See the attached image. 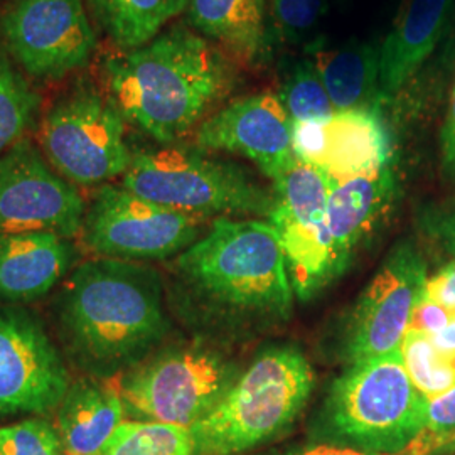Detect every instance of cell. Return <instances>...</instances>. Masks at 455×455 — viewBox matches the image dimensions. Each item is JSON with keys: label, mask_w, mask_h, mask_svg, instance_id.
<instances>
[{"label": "cell", "mask_w": 455, "mask_h": 455, "mask_svg": "<svg viewBox=\"0 0 455 455\" xmlns=\"http://www.w3.org/2000/svg\"><path fill=\"white\" fill-rule=\"evenodd\" d=\"M235 371L220 355L188 346L165 351L115 383L133 415L148 422L193 427L235 383Z\"/></svg>", "instance_id": "ba28073f"}, {"label": "cell", "mask_w": 455, "mask_h": 455, "mask_svg": "<svg viewBox=\"0 0 455 455\" xmlns=\"http://www.w3.org/2000/svg\"><path fill=\"white\" fill-rule=\"evenodd\" d=\"M98 28L118 49L152 41L164 28L186 12L189 0H84Z\"/></svg>", "instance_id": "603a6c76"}, {"label": "cell", "mask_w": 455, "mask_h": 455, "mask_svg": "<svg viewBox=\"0 0 455 455\" xmlns=\"http://www.w3.org/2000/svg\"><path fill=\"white\" fill-rule=\"evenodd\" d=\"M107 97L122 116L161 144H172L214 114L240 83L235 61L188 28H171L101 65Z\"/></svg>", "instance_id": "6da1fadb"}, {"label": "cell", "mask_w": 455, "mask_h": 455, "mask_svg": "<svg viewBox=\"0 0 455 455\" xmlns=\"http://www.w3.org/2000/svg\"><path fill=\"white\" fill-rule=\"evenodd\" d=\"M452 452H455V435L449 442H445V445L440 449L437 455L452 454Z\"/></svg>", "instance_id": "d590c367"}, {"label": "cell", "mask_w": 455, "mask_h": 455, "mask_svg": "<svg viewBox=\"0 0 455 455\" xmlns=\"http://www.w3.org/2000/svg\"><path fill=\"white\" fill-rule=\"evenodd\" d=\"M0 455H2V452H0Z\"/></svg>", "instance_id": "8d00e7d4"}, {"label": "cell", "mask_w": 455, "mask_h": 455, "mask_svg": "<svg viewBox=\"0 0 455 455\" xmlns=\"http://www.w3.org/2000/svg\"><path fill=\"white\" fill-rule=\"evenodd\" d=\"M440 152H442V169L445 176L455 180V80L451 90L447 114L440 131Z\"/></svg>", "instance_id": "1f68e13d"}, {"label": "cell", "mask_w": 455, "mask_h": 455, "mask_svg": "<svg viewBox=\"0 0 455 455\" xmlns=\"http://www.w3.org/2000/svg\"><path fill=\"white\" fill-rule=\"evenodd\" d=\"M41 146L51 167L80 186L124 176L133 157L125 118L92 83H78L54 101L43 118Z\"/></svg>", "instance_id": "52a82bcc"}, {"label": "cell", "mask_w": 455, "mask_h": 455, "mask_svg": "<svg viewBox=\"0 0 455 455\" xmlns=\"http://www.w3.org/2000/svg\"><path fill=\"white\" fill-rule=\"evenodd\" d=\"M325 0H270V19L276 34L291 44H312V34L321 24Z\"/></svg>", "instance_id": "f1b7e54d"}, {"label": "cell", "mask_w": 455, "mask_h": 455, "mask_svg": "<svg viewBox=\"0 0 455 455\" xmlns=\"http://www.w3.org/2000/svg\"><path fill=\"white\" fill-rule=\"evenodd\" d=\"M101 455H196L189 427L161 422H122Z\"/></svg>", "instance_id": "d4e9b609"}, {"label": "cell", "mask_w": 455, "mask_h": 455, "mask_svg": "<svg viewBox=\"0 0 455 455\" xmlns=\"http://www.w3.org/2000/svg\"><path fill=\"white\" fill-rule=\"evenodd\" d=\"M400 353L410 379L427 398L454 388L455 368L440 356L428 334L408 329Z\"/></svg>", "instance_id": "4316f807"}, {"label": "cell", "mask_w": 455, "mask_h": 455, "mask_svg": "<svg viewBox=\"0 0 455 455\" xmlns=\"http://www.w3.org/2000/svg\"><path fill=\"white\" fill-rule=\"evenodd\" d=\"M283 455H385L364 451V449H353V447H338V445H314L300 451H292Z\"/></svg>", "instance_id": "e575fe53"}, {"label": "cell", "mask_w": 455, "mask_h": 455, "mask_svg": "<svg viewBox=\"0 0 455 455\" xmlns=\"http://www.w3.org/2000/svg\"><path fill=\"white\" fill-rule=\"evenodd\" d=\"M124 413L125 405L115 383L84 378L69 385L56 413V432L66 454H103L124 422Z\"/></svg>", "instance_id": "ffe728a7"}, {"label": "cell", "mask_w": 455, "mask_h": 455, "mask_svg": "<svg viewBox=\"0 0 455 455\" xmlns=\"http://www.w3.org/2000/svg\"><path fill=\"white\" fill-rule=\"evenodd\" d=\"M455 435V387L428 398L420 432L395 455H437Z\"/></svg>", "instance_id": "83f0119b"}, {"label": "cell", "mask_w": 455, "mask_h": 455, "mask_svg": "<svg viewBox=\"0 0 455 455\" xmlns=\"http://www.w3.org/2000/svg\"><path fill=\"white\" fill-rule=\"evenodd\" d=\"M423 293L445 309L455 310V261L442 268L437 275L427 278Z\"/></svg>", "instance_id": "d6a6232c"}, {"label": "cell", "mask_w": 455, "mask_h": 455, "mask_svg": "<svg viewBox=\"0 0 455 455\" xmlns=\"http://www.w3.org/2000/svg\"><path fill=\"white\" fill-rule=\"evenodd\" d=\"M455 9V0H405L390 33L379 46L381 97L403 90L439 46Z\"/></svg>", "instance_id": "2e32d148"}, {"label": "cell", "mask_w": 455, "mask_h": 455, "mask_svg": "<svg viewBox=\"0 0 455 455\" xmlns=\"http://www.w3.org/2000/svg\"><path fill=\"white\" fill-rule=\"evenodd\" d=\"M314 376L293 347L267 351L191 427L196 455H235L285 430L309 398Z\"/></svg>", "instance_id": "277c9868"}, {"label": "cell", "mask_w": 455, "mask_h": 455, "mask_svg": "<svg viewBox=\"0 0 455 455\" xmlns=\"http://www.w3.org/2000/svg\"><path fill=\"white\" fill-rule=\"evenodd\" d=\"M391 164L390 133L378 110L336 112L321 124L319 148L310 165L331 186Z\"/></svg>", "instance_id": "e0dca14e"}, {"label": "cell", "mask_w": 455, "mask_h": 455, "mask_svg": "<svg viewBox=\"0 0 455 455\" xmlns=\"http://www.w3.org/2000/svg\"><path fill=\"white\" fill-rule=\"evenodd\" d=\"M75 250L54 233L0 235V300L29 302L65 276Z\"/></svg>", "instance_id": "d6986e66"}, {"label": "cell", "mask_w": 455, "mask_h": 455, "mask_svg": "<svg viewBox=\"0 0 455 455\" xmlns=\"http://www.w3.org/2000/svg\"><path fill=\"white\" fill-rule=\"evenodd\" d=\"M122 186L167 210L201 220L227 214L270 216L275 203L274 193H267L240 167L180 147L133 154Z\"/></svg>", "instance_id": "5b68a950"}, {"label": "cell", "mask_w": 455, "mask_h": 455, "mask_svg": "<svg viewBox=\"0 0 455 455\" xmlns=\"http://www.w3.org/2000/svg\"><path fill=\"white\" fill-rule=\"evenodd\" d=\"M427 403L396 349L353 363L332 388L329 417L341 435L364 451L395 455L420 432Z\"/></svg>", "instance_id": "8992f818"}, {"label": "cell", "mask_w": 455, "mask_h": 455, "mask_svg": "<svg viewBox=\"0 0 455 455\" xmlns=\"http://www.w3.org/2000/svg\"><path fill=\"white\" fill-rule=\"evenodd\" d=\"M454 314L455 310L445 309L443 306H440L423 293L413 309L408 329H415L428 336H434L451 323Z\"/></svg>", "instance_id": "4dcf8cb0"}, {"label": "cell", "mask_w": 455, "mask_h": 455, "mask_svg": "<svg viewBox=\"0 0 455 455\" xmlns=\"http://www.w3.org/2000/svg\"><path fill=\"white\" fill-rule=\"evenodd\" d=\"M293 122L275 95L260 93L233 100L195 131L199 150H221L248 157L276 180L295 163Z\"/></svg>", "instance_id": "9a60e30c"}, {"label": "cell", "mask_w": 455, "mask_h": 455, "mask_svg": "<svg viewBox=\"0 0 455 455\" xmlns=\"http://www.w3.org/2000/svg\"><path fill=\"white\" fill-rule=\"evenodd\" d=\"M396 193L393 164L370 174L331 186L327 220L331 231L332 276L339 275L381 218Z\"/></svg>", "instance_id": "ac0fdd59"}, {"label": "cell", "mask_w": 455, "mask_h": 455, "mask_svg": "<svg viewBox=\"0 0 455 455\" xmlns=\"http://www.w3.org/2000/svg\"><path fill=\"white\" fill-rule=\"evenodd\" d=\"M186 12L196 33L235 60L260 65L267 58V0H189Z\"/></svg>", "instance_id": "44dd1931"}, {"label": "cell", "mask_w": 455, "mask_h": 455, "mask_svg": "<svg viewBox=\"0 0 455 455\" xmlns=\"http://www.w3.org/2000/svg\"><path fill=\"white\" fill-rule=\"evenodd\" d=\"M312 63L324 83L334 112L378 110L379 90V48L370 43L349 41L338 48L323 43L310 44Z\"/></svg>", "instance_id": "7402d4cb"}, {"label": "cell", "mask_w": 455, "mask_h": 455, "mask_svg": "<svg viewBox=\"0 0 455 455\" xmlns=\"http://www.w3.org/2000/svg\"><path fill=\"white\" fill-rule=\"evenodd\" d=\"M56 312L71 356L95 376L142 358L167 331L159 276L127 260L82 263L66 280Z\"/></svg>", "instance_id": "7a4b0ae2"}, {"label": "cell", "mask_w": 455, "mask_h": 455, "mask_svg": "<svg viewBox=\"0 0 455 455\" xmlns=\"http://www.w3.org/2000/svg\"><path fill=\"white\" fill-rule=\"evenodd\" d=\"M201 218L172 212L124 186H101L86 208L83 243L101 259H167L197 242Z\"/></svg>", "instance_id": "30bf717a"}, {"label": "cell", "mask_w": 455, "mask_h": 455, "mask_svg": "<svg viewBox=\"0 0 455 455\" xmlns=\"http://www.w3.org/2000/svg\"><path fill=\"white\" fill-rule=\"evenodd\" d=\"M430 338L440 356L447 359L455 368V314L449 324Z\"/></svg>", "instance_id": "836d02e7"}, {"label": "cell", "mask_w": 455, "mask_h": 455, "mask_svg": "<svg viewBox=\"0 0 455 455\" xmlns=\"http://www.w3.org/2000/svg\"><path fill=\"white\" fill-rule=\"evenodd\" d=\"M68 388L63 358L39 317L0 306V415L48 413Z\"/></svg>", "instance_id": "4fadbf2b"}, {"label": "cell", "mask_w": 455, "mask_h": 455, "mask_svg": "<svg viewBox=\"0 0 455 455\" xmlns=\"http://www.w3.org/2000/svg\"><path fill=\"white\" fill-rule=\"evenodd\" d=\"M274 182L275 203L268 218L283 246L293 289L307 299L332 278L331 182L317 167L299 159Z\"/></svg>", "instance_id": "8fae6325"}, {"label": "cell", "mask_w": 455, "mask_h": 455, "mask_svg": "<svg viewBox=\"0 0 455 455\" xmlns=\"http://www.w3.org/2000/svg\"><path fill=\"white\" fill-rule=\"evenodd\" d=\"M86 204L29 139L0 156V235L82 231Z\"/></svg>", "instance_id": "7c38bea8"}, {"label": "cell", "mask_w": 455, "mask_h": 455, "mask_svg": "<svg viewBox=\"0 0 455 455\" xmlns=\"http://www.w3.org/2000/svg\"><path fill=\"white\" fill-rule=\"evenodd\" d=\"M2 455H68L56 427L44 420H26L0 427Z\"/></svg>", "instance_id": "f546056e"}, {"label": "cell", "mask_w": 455, "mask_h": 455, "mask_svg": "<svg viewBox=\"0 0 455 455\" xmlns=\"http://www.w3.org/2000/svg\"><path fill=\"white\" fill-rule=\"evenodd\" d=\"M427 283L425 263L410 246H398L383 263L353 312L347 334L351 363L400 349Z\"/></svg>", "instance_id": "5bb4252c"}, {"label": "cell", "mask_w": 455, "mask_h": 455, "mask_svg": "<svg viewBox=\"0 0 455 455\" xmlns=\"http://www.w3.org/2000/svg\"><path fill=\"white\" fill-rule=\"evenodd\" d=\"M41 97L0 49V156L24 139L36 122Z\"/></svg>", "instance_id": "cb8c5ba5"}, {"label": "cell", "mask_w": 455, "mask_h": 455, "mask_svg": "<svg viewBox=\"0 0 455 455\" xmlns=\"http://www.w3.org/2000/svg\"><path fill=\"white\" fill-rule=\"evenodd\" d=\"M180 274L214 306L255 317H285L292 287L272 223L216 218L178 260Z\"/></svg>", "instance_id": "3957f363"}, {"label": "cell", "mask_w": 455, "mask_h": 455, "mask_svg": "<svg viewBox=\"0 0 455 455\" xmlns=\"http://www.w3.org/2000/svg\"><path fill=\"white\" fill-rule=\"evenodd\" d=\"M0 43L22 71L43 82L82 69L98 48L84 0H12L0 14Z\"/></svg>", "instance_id": "9c48e42d"}, {"label": "cell", "mask_w": 455, "mask_h": 455, "mask_svg": "<svg viewBox=\"0 0 455 455\" xmlns=\"http://www.w3.org/2000/svg\"><path fill=\"white\" fill-rule=\"evenodd\" d=\"M278 100L292 122H325L336 114L312 60H297L285 68Z\"/></svg>", "instance_id": "484cf974"}]
</instances>
